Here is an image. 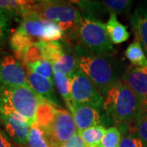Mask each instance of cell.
<instances>
[{
    "mask_svg": "<svg viewBox=\"0 0 147 147\" xmlns=\"http://www.w3.org/2000/svg\"><path fill=\"white\" fill-rule=\"evenodd\" d=\"M78 69L84 73L98 90L103 98L107 94L116 79L110 58L89 53L84 47L76 48Z\"/></svg>",
    "mask_w": 147,
    "mask_h": 147,
    "instance_id": "3957f363",
    "label": "cell"
},
{
    "mask_svg": "<svg viewBox=\"0 0 147 147\" xmlns=\"http://www.w3.org/2000/svg\"><path fill=\"white\" fill-rule=\"evenodd\" d=\"M133 2L130 0H104L100 2L103 9L110 14H126L131 10Z\"/></svg>",
    "mask_w": 147,
    "mask_h": 147,
    "instance_id": "7402d4cb",
    "label": "cell"
},
{
    "mask_svg": "<svg viewBox=\"0 0 147 147\" xmlns=\"http://www.w3.org/2000/svg\"><path fill=\"white\" fill-rule=\"evenodd\" d=\"M103 109L118 124H131L143 109V103L121 79H118L104 97Z\"/></svg>",
    "mask_w": 147,
    "mask_h": 147,
    "instance_id": "7a4b0ae2",
    "label": "cell"
},
{
    "mask_svg": "<svg viewBox=\"0 0 147 147\" xmlns=\"http://www.w3.org/2000/svg\"><path fill=\"white\" fill-rule=\"evenodd\" d=\"M121 80L141 99L144 109L147 102V66L131 65L123 73Z\"/></svg>",
    "mask_w": 147,
    "mask_h": 147,
    "instance_id": "8fae6325",
    "label": "cell"
},
{
    "mask_svg": "<svg viewBox=\"0 0 147 147\" xmlns=\"http://www.w3.org/2000/svg\"><path fill=\"white\" fill-rule=\"evenodd\" d=\"M0 147H16L11 142L9 137L3 130L0 128Z\"/></svg>",
    "mask_w": 147,
    "mask_h": 147,
    "instance_id": "83f0119b",
    "label": "cell"
},
{
    "mask_svg": "<svg viewBox=\"0 0 147 147\" xmlns=\"http://www.w3.org/2000/svg\"><path fill=\"white\" fill-rule=\"evenodd\" d=\"M52 65H53V73L57 72V73L63 74L69 79L74 74L79 70L75 57L66 53H64L57 60L53 61Z\"/></svg>",
    "mask_w": 147,
    "mask_h": 147,
    "instance_id": "e0dca14e",
    "label": "cell"
},
{
    "mask_svg": "<svg viewBox=\"0 0 147 147\" xmlns=\"http://www.w3.org/2000/svg\"><path fill=\"white\" fill-rule=\"evenodd\" d=\"M69 80L72 101L91 105L99 110L103 109V96L84 73L76 71Z\"/></svg>",
    "mask_w": 147,
    "mask_h": 147,
    "instance_id": "52a82bcc",
    "label": "cell"
},
{
    "mask_svg": "<svg viewBox=\"0 0 147 147\" xmlns=\"http://www.w3.org/2000/svg\"><path fill=\"white\" fill-rule=\"evenodd\" d=\"M53 81L56 85L60 96L65 100L66 106L69 105L72 101L71 93H70V80L69 78L65 74L57 72H54Z\"/></svg>",
    "mask_w": 147,
    "mask_h": 147,
    "instance_id": "44dd1931",
    "label": "cell"
},
{
    "mask_svg": "<svg viewBox=\"0 0 147 147\" xmlns=\"http://www.w3.org/2000/svg\"><path fill=\"white\" fill-rule=\"evenodd\" d=\"M27 81L32 89L38 95L42 100L57 106L60 105L57 96L54 90V82L27 70Z\"/></svg>",
    "mask_w": 147,
    "mask_h": 147,
    "instance_id": "4fadbf2b",
    "label": "cell"
},
{
    "mask_svg": "<svg viewBox=\"0 0 147 147\" xmlns=\"http://www.w3.org/2000/svg\"><path fill=\"white\" fill-rule=\"evenodd\" d=\"M10 17L11 16L9 15H7V13H5L2 10H0V29L6 26Z\"/></svg>",
    "mask_w": 147,
    "mask_h": 147,
    "instance_id": "f1b7e54d",
    "label": "cell"
},
{
    "mask_svg": "<svg viewBox=\"0 0 147 147\" xmlns=\"http://www.w3.org/2000/svg\"><path fill=\"white\" fill-rule=\"evenodd\" d=\"M131 124L137 136L147 144V110L142 109Z\"/></svg>",
    "mask_w": 147,
    "mask_h": 147,
    "instance_id": "d4e9b609",
    "label": "cell"
},
{
    "mask_svg": "<svg viewBox=\"0 0 147 147\" xmlns=\"http://www.w3.org/2000/svg\"><path fill=\"white\" fill-rule=\"evenodd\" d=\"M76 35L83 47L92 54L109 56L114 49L105 24L94 16L82 14Z\"/></svg>",
    "mask_w": 147,
    "mask_h": 147,
    "instance_id": "8992f818",
    "label": "cell"
},
{
    "mask_svg": "<svg viewBox=\"0 0 147 147\" xmlns=\"http://www.w3.org/2000/svg\"><path fill=\"white\" fill-rule=\"evenodd\" d=\"M144 109L147 110V102H146V105H145V107H144Z\"/></svg>",
    "mask_w": 147,
    "mask_h": 147,
    "instance_id": "f546056e",
    "label": "cell"
},
{
    "mask_svg": "<svg viewBox=\"0 0 147 147\" xmlns=\"http://www.w3.org/2000/svg\"><path fill=\"white\" fill-rule=\"evenodd\" d=\"M67 107L73 116L79 132L91 127L100 125V123L102 122L101 110H97L93 106L71 101Z\"/></svg>",
    "mask_w": 147,
    "mask_h": 147,
    "instance_id": "30bf717a",
    "label": "cell"
},
{
    "mask_svg": "<svg viewBox=\"0 0 147 147\" xmlns=\"http://www.w3.org/2000/svg\"><path fill=\"white\" fill-rule=\"evenodd\" d=\"M33 12L42 19L58 24L62 31L76 34L82 14L72 2L43 0L34 2Z\"/></svg>",
    "mask_w": 147,
    "mask_h": 147,
    "instance_id": "5b68a950",
    "label": "cell"
},
{
    "mask_svg": "<svg viewBox=\"0 0 147 147\" xmlns=\"http://www.w3.org/2000/svg\"><path fill=\"white\" fill-rule=\"evenodd\" d=\"M121 132V142L119 147H147V144L137 136L132 124H119Z\"/></svg>",
    "mask_w": 147,
    "mask_h": 147,
    "instance_id": "2e32d148",
    "label": "cell"
},
{
    "mask_svg": "<svg viewBox=\"0 0 147 147\" xmlns=\"http://www.w3.org/2000/svg\"><path fill=\"white\" fill-rule=\"evenodd\" d=\"M52 147H61L78 131L73 116L67 110L42 100L36 117Z\"/></svg>",
    "mask_w": 147,
    "mask_h": 147,
    "instance_id": "6da1fadb",
    "label": "cell"
},
{
    "mask_svg": "<svg viewBox=\"0 0 147 147\" xmlns=\"http://www.w3.org/2000/svg\"><path fill=\"white\" fill-rule=\"evenodd\" d=\"M0 125L16 144L26 146L30 126L22 117L0 105Z\"/></svg>",
    "mask_w": 147,
    "mask_h": 147,
    "instance_id": "ba28073f",
    "label": "cell"
},
{
    "mask_svg": "<svg viewBox=\"0 0 147 147\" xmlns=\"http://www.w3.org/2000/svg\"><path fill=\"white\" fill-rule=\"evenodd\" d=\"M125 57L134 66H147V57L140 42L134 40L125 50Z\"/></svg>",
    "mask_w": 147,
    "mask_h": 147,
    "instance_id": "ac0fdd59",
    "label": "cell"
},
{
    "mask_svg": "<svg viewBox=\"0 0 147 147\" xmlns=\"http://www.w3.org/2000/svg\"><path fill=\"white\" fill-rule=\"evenodd\" d=\"M121 132L118 127H110L105 130L98 147H119Z\"/></svg>",
    "mask_w": 147,
    "mask_h": 147,
    "instance_id": "cb8c5ba5",
    "label": "cell"
},
{
    "mask_svg": "<svg viewBox=\"0 0 147 147\" xmlns=\"http://www.w3.org/2000/svg\"><path fill=\"white\" fill-rule=\"evenodd\" d=\"M0 86H30L26 72L21 64L11 56H5L0 60Z\"/></svg>",
    "mask_w": 147,
    "mask_h": 147,
    "instance_id": "9c48e42d",
    "label": "cell"
},
{
    "mask_svg": "<svg viewBox=\"0 0 147 147\" xmlns=\"http://www.w3.org/2000/svg\"><path fill=\"white\" fill-rule=\"evenodd\" d=\"M135 40L140 42L147 57V7H139L131 16Z\"/></svg>",
    "mask_w": 147,
    "mask_h": 147,
    "instance_id": "5bb4252c",
    "label": "cell"
},
{
    "mask_svg": "<svg viewBox=\"0 0 147 147\" xmlns=\"http://www.w3.org/2000/svg\"><path fill=\"white\" fill-rule=\"evenodd\" d=\"M61 147H86V146L83 142L81 136L77 131L73 137L65 143H64Z\"/></svg>",
    "mask_w": 147,
    "mask_h": 147,
    "instance_id": "4316f807",
    "label": "cell"
},
{
    "mask_svg": "<svg viewBox=\"0 0 147 147\" xmlns=\"http://www.w3.org/2000/svg\"><path fill=\"white\" fill-rule=\"evenodd\" d=\"M42 100L30 86H0V105L22 117L30 127L36 121Z\"/></svg>",
    "mask_w": 147,
    "mask_h": 147,
    "instance_id": "277c9868",
    "label": "cell"
},
{
    "mask_svg": "<svg viewBox=\"0 0 147 147\" xmlns=\"http://www.w3.org/2000/svg\"><path fill=\"white\" fill-rule=\"evenodd\" d=\"M103 125H96L82 131H78L86 147H98L105 132Z\"/></svg>",
    "mask_w": 147,
    "mask_h": 147,
    "instance_id": "d6986e66",
    "label": "cell"
},
{
    "mask_svg": "<svg viewBox=\"0 0 147 147\" xmlns=\"http://www.w3.org/2000/svg\"><path fill=\"white\" fill-rule=\"evenodd\" d=\"M105 26L110 42L114 44H121L129 38L130 34L127 30V27L119 21L115 14H110Z\"/></svg>",
    "mask_w": 147,
    "mask_h": 147,
    "instance_id": "9a60e30c",
    "label": "cell"
},
{
    "mask_svg": "<svg viewBox=\"0 0 147 147\" xmlns=\"http://www.w3.org/2000/svg\"><path fill=\"white\" fill-rule=\"evenodd\" d=\"M64 32L58 24L47 21L45 27V41H59L62 38Z\"/></svg>",
    "mask_w": 147,
    "mask_h": 147,
    "instance_id": "484cf974",
    "label": "cell"
},
{
    "mask_svg": "<svg viewBox=\"0 0 147 147\" xmlns=\"http://www.w3.org/2000/svg\"><path fill=\"white\" fill-rule=\"evenodd\" d=\"M27 70L40 75L46 79L53 81V65L47 60H39L35 62L26 65Z\"/></svg>",
    "mask_w": 147,
    "mask_h": 147,
    "instance_id": "603a6c76",
    "label": "cell"
},
{
    "mask_svg": "<svg viewBox=\"0 0 147 147\" xmlns=\"http://www.w3.org/2000/svg\"><path fill=\"white\" fill-rule=\"evenodd\" d=\"M46 22L35 12H30L23 16V21L16 32L38 42L45 40Z\"/></svg>",
    "mask_w": 147,
    "mask_h": 147,
    "instance_id": "7c38bea8",
    "label": "cell"
},
{
    "mask_svg": "<svg viewBox=\"0 0 147 147\" xmlns=\"http://www.w3.org/2000/svg\"><path fill=\"white\" fill-rule=\"evenodd\" d=\"M27 146L29 147H52L44 131L36 122L30 127Z\"/></svg>",
    "mask_w": 147,
    "mask_h": 147,
    "instance_id": "ffe728a7",
    "label": "cell"
}]
</instances>
